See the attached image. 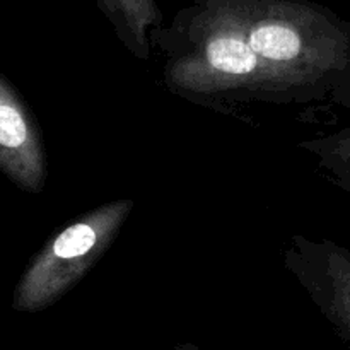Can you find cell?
Instances as JSON below:
<instances>
[{"label": "cell", "mask_w": 350, "mask_h": 350, "mask_svg": "<svg viewBox=\"0 0 350 350\" xmlns=\"http://www.w3.org/2000/svg\"><path fill=\"white\" fill-rule=\"evenodd\" d=\"M111 12L122 14L125 19V26L132 31L133 38L140 46H146V29L147 24L152 23L154 9L152 0H106Z\"/></svg>", "instance_id": "obj_7"}, {"label": "cell", "mask_w": 350, "mask_h": 350, "mask_svg": "<svg viewBox=\"0 0 350 350\" xmlns=\"http://www.w3.org/2000/svg\"><path fill=\"white\" fill-rule=\"evenodd\" d=\"M231 2L279 101L334 94L350 65V24L293 3Z\"/></svg>", "instance_id": "obj_1"}, {"label": "cell", "mask_w": 350, "mask_h": 350, "mask_svg": "<svg viewBox=\"0 0 350 350\" xmlns=\"http://www.w3.org/2000/svg\"><path fill=\"white\" fill-rule=\"evenodd\" d=\"M287 263L350 345V252L330 241L294 238Z\"/></svg>", "instance_id": "obj_4"}, {"label": "cell", "mask_w": 350, "mask_h": 350, "mask_svg": "<svg viewBox=\"0 0 350 350\" xmlns=\"http://www.w3.org/2000/svg\"><path fill=\"white\" fill-rule=\"evenodd\" d=\"M132 208V200L111 202L62 229L24 270L14 291V310L36 313L77 286L108 252Z\"/></svg>", "instance_id": "obj_3"}, {"label": "cell", "mask_w": 350, "mask_h": 350, "mask_svg": "<svg viewBox=\"0 0 350 350\" xmlns=\"http://www.w3.org/2000/svg\"><path fill=\"white\" fill-rule=\"evenodd\" d=\"M164 79L180 96L204 103L219 98L279 101L231 0L212 3L198 16L190 27V48L171 58Z\"/></svg>", "instance_id": "obj_2"}, {"label": "cell", "mask_w": 350, "mask_h": 350, "mask_svg": "<svg viewBox=\"0 0 350 350\" xmlns=\"http://www.w3.org/2000/svg\"><path fill=\"white\" fill-rule=\"evenodd\" d=\"M180 350H198L197 347H180Z\"/></svg>", "instance_id": "obj_9"}, {"label": "cell", "mask_w": 350, "mask_h": 350, "mask_svg": "<svg viewBox=\"0 0 350 350\" xmlns=\"http://www.w3.org/2000/svg\"><path fill=\"white\" fill-rule=\"evenodd\" d=\"M334 96L338 103H342V105L350 108V65L347 67V70H345L344 77L338 82L337 89L334 91Z\"/></svg>", "instance_id": "obj_8"}, {"label": "cell", "mask_w": 350, "mask_h": 350, "mask_svg": "<svg viewBox=\"0 0 350 350\" xmlns=\"http://www.w3.org/2000/svg\"><path fill=\"white\" fill-rule=\"evenodd\" d=\"M304 147H310L311 152L320 157L321 166L327 167L338 183L350 191V125L317 142H306Z\"/></svg>", "instance_id": "obj_6"}, {"label": "cell", "mask_w": 350, "mask_h": 350, "mask_svg": "<svg viewBox=\"0 0 350 350\" xmlns=\"http://www.w3.org/2000/svg\"><path fill=\"white\" fill-rule=\"evenodd\" d=\"M0 167L21 190L43 191L46 161L40 130L5 75L0 77Z\"/></svg>", "instance_id": "obj_5"}]
</instances>
